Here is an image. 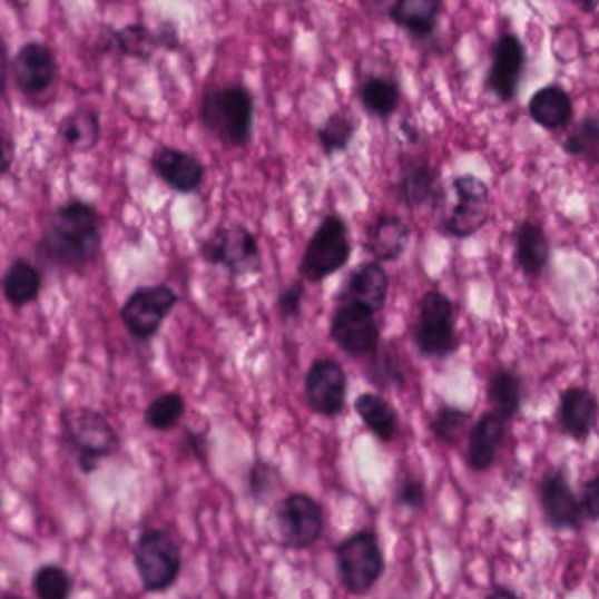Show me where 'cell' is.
Returning <instances> with one entry per match:
<instances>
[{
  "label": "cell",
  "instance_id": "d6986e66",
  "mask_svg": "<svg viewBox=\"0 0 599 599\" xmlns=\"http://www.w3.org/2000/svg\"><path fill=\"white\" fill-rule=\"evenodd\" d=\"M599 421L598 397L589 389L571 387L562 392L559 404V425L562 433L583 442Z\"/></svg>",
  "mask_w": 599,
  "mask_h": 599
},
{
  "label": "cell",
  "instance_id": "1f68e13d",
  "mask_svg": "<svg viewBox=\"0 0 599 599\" xmlns=\"http://www.w3.org/2000/svg\"><path fill=\"white\" fill-rule=\"evenodd\" d=\"M187 412V403L179 392H163L157 395L145 412V422L154 431H171Z\"/></svg>",
  "mask_w": 599,
  "mask_h": 599
},
{
  "label": "cell",
  "instance_id": "ba28073f",
  "mask_svg": "<svg viewBox=\"0 0 599 599\" xmlns=\"http://www.w3.org/2000/svg\"><path fill=\"white\" fill-rule=\"evenodd\" d=\"M324 529V507L310 494L294 492L276 508V537L285 549H310L321 540Z\"/></svg>",
  "mask_w": 599,
  "mask_h": 599
},
{
  "label": "cell",
  "instance_id": "e575fe53",
  "mask_svg": "<svg viewBox=\"0 0 599 599\" xmlns=\"http://www.w3.org/2000/svg\"><path fill=\"white\" fill-rule=\"evenodd\" d=\"M32 589L38 599H69L72 577L59 564H45L33 573Z\"/></svg>",
  "mask_w": 599,
  "mask_h": 599
},
{
  "label": "cell",
  "instance_id": "e0dca14e",
  "mask_svg": "<svg viewBox=\"0 0 599 599\" xmlns=\"http://www.w3.org/2000/svg\"><path fill=\"white\" fill-rule=\"evenodd\" d=\"M540 503L546 519L559 531H577L582 524L580 500L571 491L567 474L553 471L540 485Z\"/></svg>",
  "mask_w": 599,
  "mask_h": 599
},
{
  "label": "cell",
  "instance_id": "4316f807",
  "mask_svg": "<svg viewBox=\"0 0 599 599\" xmlns=\"http://www.w3.org/2000/svg\"><path fill=\"white\" fill-rule=\"evenodd\" d=\"M550 258L546 230L534 222H522L515 230V261L526 275L538 276Z\"/></svg>",
  "mask_w": 599,
  "mask_h": 599
},
{
  "label": "cell",
  "instance_id": "f1b7e54d",
  "mask_svg": "<svg viewBox=\"0 0 599 599\" xmlns=\"http://www.w3.org/2000/svg\"><path fill=\"white\" fill-rule=\"evenodd\" d=\"M359 100L371 117L389 118L400 106V85L394 79L373 76L359 88Z\"/></svg>",
  "mask_w": 599,
  "mask_h": 599
},
{
  "label": "cell",
  "instance_id": "b9f144b4",
  "mask_svg": "<svg viewBox=\"0 0 599 599\" xmlns=\"http://www.w3.org/2000/svg\"><path fill=\"white\" fill-rule=\"evenodd\" d=\"M2 173L9 171V166H11V158H13V155H11V141H9L8 138H4V143H2Z\"/></svg>",
  "mask_w": 599,
  "mask_h": 599
},
{
  "label": "cell",
  "instance_id": "9c48e42d",
  "mask_svg": "<svg viewBox=\"0 0 599 599\" xmlns=\"http://www.w3.org/2000/svg\"><path fill=\"white\" fill-rule=\"evenodd\" d=\"M178 301V294L169 285H141L121 304V322L138 342H150L163 330Z\"/></svg>",
  "mask_w": 599,
  "mask_h": 599
},
{
  "label": "cell",
  "instance_id": "3957f363",
  "mask_svg": "<svg viewBox=\"0 0 599 599\" xmlns=\"http://www.w3.org/2000/svg\"><path fill=\"white\" fill-rule=\"evenodd\" d=\"M62 440L78 461L84 473L90 474L99 468L102 459L117 452L120 438L102 413L79 406L63 410L60 415Z\"/></svg>",
  "mask_w": 599,
  "mask_h": 599
},
{
  "label": "cell",
  "instance_id": "6da1fadb",
  "mask_svg": "<svg viewBox=\"0 0 599 599\" xmlns=\"http://www.w3.org/2000/svg\"><path fill=\"white\" fill-rule=\"evenodd\" d=\"M102 251V220L96 206L71 199L48 215L38 245V257L60 269L84 273Z\"/></svg>",
  "mask_w": 599,
  "mask_h": 599
},
{
  "label": "cell",
  "instance_id": "f35d334b",
  "mask_svg": "<svg viewBox=\"0 0 599 599\" xmlns=\"http://www.w3.org/2000/svg\"><path fill=\"white\" fill-rule=\"evenodd\" d=\"M580 507L586 519L599 521V474L583 483Z\"/></svg>",
  "mask_w": 599,
  "mask_h": 599
},
{
  "label": "cell",
  "instance_id": "5bb4252c",
  "mask_svg": "<svg viewBox=\"0 0 599 599\" xmlns=\"http://www.w3.org/2000/svg\"><path fill=\"white\" fill-rule=\"evenodd\" d=\"M9 75L20 92L38 96L47 92L59 75L53 51L41 41H27L9 62Z\"/></svg>",
  "mask_w": 599,
  "mask_h": 599
},
{
  "label": "cell",
  "instance_id": "ee69618b",
  "mask_svg": "<svg viewBox=\"0 0 599 599\" xmlns=\"http://www.w3.org/2000/svg\"><path fill=\"white\" fill-rule=\"evenodd\" d=\"M596 8H598L596 2H592V4H586V2H583L582 4V9H586V11H595Z\"/></svg>",
  "mask_w": 599,
  "mask_h": 599
},
{
  "label": "cell",
  "instance_id": "4fadbf2b",
  "mask_svg": "<svg viewBox=\"0 0 599 599\" xmlns=\"http://www.w3.org/2000/svg\"><path fill=\"white\" fill-rule=\"evenodd\" d=\"M458 205L443 222V233L452 237L473 236L489 220V187L477 176H459L454 179Z\"/></svg>",
  "mask_w": 599,
  "mask_h": 599
},
{
  "label": "cell",
  "instance_id": "52a82bcc",
  "mask_svg": "<svg viewBox=\"0 0 599 599\" xmlns=\"http://www.w3.org/2000/svg\"><path fill=\"white\" fill-rule=\"evenodd\" d=\"M134 564L146 591L163 592L175 586L184 559L171 534L163 529H148L134 546Z\"/></svg>",
  "mask_w": 599,
  "mask_h": 599
},
{
  "label": "cell",
  "instance_id": "4dcf8cb0",
  "mask_svg": "<svg viewBox=\"0 0 599 599\" xmlns=\"http://www.w3.org/2000/svg\"><path fill=\"white\" fill-rule=\"evenodd\" d=\"M438 173L433 167L416 166L404 173L397 185V196L406 208H421L433 197Z\"/></svg>",
  "mask_w": 599,
  "mask_h": 599
},
{
  "label": "cell",
  "instance_id": "30bf717a",
  "mask_svg": "<svg viewBox=\"0 0 599 599\" xmlns=\"http://www.w3.org/2000/svg\"><path fill=\"white\" fill-rule=\"evenodd\" d=\"M415 345L428 357L443 359L458 352L461 340L455 331L454 304L442 292H428L422 297Z\"/></svg>",
  "mask_w": 599,
  "mask_h": 599
},
{
  "label": "cell",
  "instance_id": "484cf974",
  "mask_svg": "<svg viewBox=\"0 0 599 599\" xmlns=\"http://www.w3.org/2000/svg\"><path fill=\"white\" fill-rule=\"evenodd\" d=\"M41 287V271L33 266L29 258L18 257L9 264L2 279V291L4 300L13 308H23L38 300Z\"/></svg>",
  "mask_w": 599,
  "mask_h": 599
},
{
  "label": "cell",
  "instance_id": "7402d4cb",
  "mask_svg": "<svg viewBox=\"0 0 599 599\" xmlns=\"http://www.w3.org/2000/svg\"><path fill=\"white\" fill-rule=\"evenodd\" d=\"M100 47L106 51H117L130 59L150 62L155 51L164 48L158 30H151L145 23H129L121 29H108L100 38Z\"/></svg>",
  "mask_w": 599,
  "mask_h": 599
},
{
  "label": "cell",
  "instance_id": "d590c367",
  "mask_svg": "<svg viewBox=\"0 0 599 599\" xmlns=\"http://www.w3.org/2000/svg\"><path fill=\"white\" fill-rule=\"evenodd\" d=\"M470 412L455 409V406H442L434 413L431 431L440 442L446 443V445H458L470 429Z\"/></svg>",
  "mask_w": 599,
  "mask_h": 599
},
{
  "label": "cell",
  "instance_id": "9a60e30c",
  "mask_svg": "<svg viewBox=\"0 0 599 599\" xmlns=\"http://www.w3.org/2000/svg\"><path fill=\"white\" fill-rule=\"evenodd\" d=\"M151 171L179 194H194L205 181V164L197 155L175 146H158L150 157Z\"/></svg>",
  "mask_w": 599,
  "mask_h": 599
},
{
  "label": "cell",
  "instance_id": "44dd1931",
  "mask_svg": "<svg viewBox=\"0 0 599 599\" xmlns=\"http://www.w3.org/2000/svg\"><path fill=\"white\" fill-rule=\"evenodd\" d=\"M507 425L508 422L494 412L483 413L479 421L474 422L468 443V464L471 470L488 471L492 468L500 454Z\"/></svg>",
  "mask_w": 599,
  "mask_h": 599
},
{
  "label": "cell",
  "instance_id": "7bdbcfd3",
  "mask_svg": "<svg viewBox=\"0 0 599 599\" xmlns=\"http://www.w3.org/2000/svg\"><path fill=\"white\" fill-rule=\"evenodd\" d=\"M485 599H521L519 596L515 595V592L510 591V589H507V587H498V589H494V591L491 592V595L488 596Z\"/></svg>",
  "mask_w": 599,
  "mask_h": 599
},
{
  "label": "cell",
  "instance_id": "8992f818",
  "mask_svg": "<svg viewBox=\"0 0 599 599\" xmlns=\"http://www.w3.org/2000/svg\"><path fill=\"white\" fill-rule=\"evenodd\" d=\"M337 575L350 595L370 592L382 579L385 558L380 549L379 538L373 531H359L334 549Z\"/></svg>",
  "mask_w": 599,
  "mask_h": 599
},
{
  "label": "cell",
  "instance_id": "ffe728a7",
  "mask_svg": "<svg viewBox=\"0 0 599 599\" xmlns=\"http://www.w3.org/2000/svg\"><path fill=\"white\" fill-rule=\"evenodd\" d=\"M409 243V225L395 215H379L366 227L364 251L373 255L376 261L392 263L404 254Z\"/></svg>",
  "mask_w": 599,
  "mask_h": 599
},
{
  "label": "cell",
  "instance_id": "ab89813d",
  "mask_svg": "<svg viewBox=\"0 0 599 599\" xmlns=\"http://www.w3.org/2000/svg\"><path fill=\"white\" fill-rule=\"evenodd\" d=\"M397 501L403 507L412 508V510L421 507L425 501L424 483L416 479H404L400 483V489H397Z\"/></svg>",
  "mask_w": 599,
  "mask_h": 599
},
{
  "label": "cell",
  "instance_id": "277c9868",
  "mask_svg": "<svg viewBox=\"0 0 599 599\" xmlns=\"http://www.w3.org/2000/svg\"><path fill=\"white\" fill-rule=\"evenodd\" d=\"M197 254L208 266H222L234 278L258 275L263 271L257 236L242 224L217 227L199 243Z\"/></svg>",
  "mask_w": 599,
  "mask_h": 599
},
{
  "label": "cell",
  "instance_id": "d6a6232c",
  "mask_svg": "<svg viewBox=\"0 0 599 599\" xmlns=\"http://www.w3.org/2000/svg\"><path fill=\"white\" fill-rule=\"evenodd\" d=\"M355 132H357V124L352 118L342 112H333L316 130V139L321 143L324 154L333 157L334 154L348 150V146L354 141Z\"/></svg>",
  "mask_w": 599,
  "mask_h": 599
},
{
  "label": "cell",
  "instance_id": "603a6c76",
  "mask_svg": "<svg viewBox=\"0 0 599 599\" xmlns=\"http://www.w3.org/2000/svg\"><path fill=\"white\" fill-rule=\"evenodd\" d=\"M528 111L538 126L546 130H559L573 118V100L564 88L549 85L531 97Z\"/></svg>",
  "mask_w": 599,
  "mask_h": 599
},
{
  "label": "cell",
  "instance_id": "74e56055",
  "mask_svg": "<svg viewBox=\"0 0 599 599\" xmlns=\"http://www.w3.org/2000/svg\"><path fill=\"white\" fill-rule=\"evenodd\" d=\"M276 474L278 473H276L275 468L267 462H255L251 474H248V488H251L252 495L258 500V498L269 494L275 489Z\"/></svg>",
  "mask_w": 599,
  "mask_h": 599
},
{
  "label": "cell",
  "instance_id": "d4e9b609",
  "mask_svg": "<svg viewBox=\"0 0 599 599\" xmlns=\"http://www.w3.org/2000/svg\"><path fill=\"white\" fill-rule=\"evenodd\" d=\"M354 406L359 419L380 442H394L400 434V416L385 397L373 392H364L355 400Z\"/></svg>",
  "mask_w": 599,
  "mask_h": 599
},
{
  "label": "cell",
  "instance_id": "8d00e7d4",
  "mask_svg": "<svg viewBox=\"0 0 599 599\" xmlns=\"http://www.w3.org/2000/svg\"><path fill=\"white\" fill-rule=\"evenodd\" d=\"M304 294H306V282L304 279H294L291 285L279 291L276 297V313L279 321L284 324L297 321L303 310Z\"/></svg>",
  "mask_w": 599,
  "mask_h": 599
},
{
  "label": "cell",
  "instance_id": "8fae6325",
  "mask_svg": "<svg viewBox=\"0 0 599 599\" xmlns=\"http://www.w3.org/2000/svg\"><path fill=\"white\" fill-rule=\"evenodd\" d=\"M330 334L350 357H366L379 350L380 327L375 313L357 304L345 303L334 312Z\"/></svg>",
  "mask_w": 599,
  "mask_h": 599
},
{
  "label": "cell",
  "instance_id": "2e32d148",
  "mask_svg": "<svg viewBox=\"0 0 599 599\" xmlns=\"http://www.w3.org/2000/svg\"><path fill=\"white\" fill-rule=\"evenodd\" d=\"M526 66V48L515 33L501 36L492 51L491 71L488 76L489 90L508 102L519 92L522 72Z\"/></svg>",
  "mask_w": 599,
  "mask_h": 599
},
{
  "label": "cell",
  "instance_id": "f6af8a7d",
  "mask_svg": "<svg viewBox=\"0 0 599 599\" xmlns=\"http://www.w3.org/2000/svg\"><path fill=\"white\" fill-rule=\"evenodd\" d=\"M2 599H23V598H20V596H17V595H6L4 598Z\"/></svg>",
  "mask_w": 599,
  "mask_h": 599
},
{
  "label": "cell",
  "instance_id": "5b68a950",
  "mask_svg": "<svg viewBox=\"0 0 599 599\" xmlns=\"http://www.w3.org/2000/svg\"><path fill=\"white\" fill-rule=\"evenodd\" d=\"M352 257L348 225L340 215H325L310 237L300 264V276L310 284H322L348 264Z\"/></svg>",
  "mask_w": 599,
  "mask_h": 599
},
{
  "label": "cell",
  "instance_id": "cb8c5ba5",
  "mask_svg": "<svg viewBox=\"0 0 599 599\" xmlns=\"http://www.w3.org/2000/svg\"><path fill=\"white\" fill-rule=\"evenodd\" d=\"M442 8L440 0H400L392 6L389 18L413 38H428L436 29Z\"/></svg>",
  "mask_w": 599,
  "mask_h": 599
},
{
  "label": "cell",
  "instance_id": "60d3db41",
  "mask_svg": "<svg viewBox=\"0 0 599 599\" xmlns=\"http://www.w3.org/2000/svg\"><path fill=\"white\" fill-rule=\"evenodd\" d=\"M185 443L190 446L192 454L197 455V458H206V440L199 433L188 431Z\"/></svg>",
  "mask_w": 599,
  "mask_h": 599
},
{
  "label": "cell",
  "instance_id": "7c38bea8",
  "mask_svg": "<svg viewBox=\"0 0 599 599\" xmlns=\"http://www.w3.org/2000/svg\"><path fill=\"white\" fill-rule=\"evenodd\" d=\"M346 373L334 359H316L304 376V395L310 409L322 416H336L346 403Z\"/></svg>",
  "mask_w": 599,
  "mask_h": 599
},
{
  "label": "cell",
  "instance_id": "836d02e7",
  "mask_svg": "<svg viewBox=\"0 0 599 599\" xmlns=\"http://www.w3.org/2000/svg\"><path fill=\"white\" fill-rule=\"evenodd\" d=\"M562 148L568 155L583 158L587 163L599 164V120L586 118L580 121L579 126L568 134Z\"/></svg>",
  "mask_w": 599,
  "mask_h": 599
},
{
  "label": "cell",
  "instance_id": "ac0fdd59",
  "mask_svg": "<svg viewBox=\"0 0 599 599\" xmlns=\"http://www.w3.org/2000/svg\"><path fill=\"white\" fill-rule=\"evenodd\" d=\"M389 287L391 284L387 271L383 269L382 264L371 261L350 273L342 292V301L363 306L376 315L387 303Z\"/></svg>",
  "mask_w": 599,
  "mask_h": 599
},
{
  "label": "cell",
  "instance_id": "7a4b0ae2",
  "mask_svg": "<svg viewBox=\"0 0 599 599\" xmlns=\"http://www.w3.org/2000/svg\"><path fill=\"white\" fill-rule=\"evenodd\" d=\"M199 121L222 145H248L255 124L254 94L242 84L208 88L199 102Z\"/></svg>",
  "mask_w": 599,
  "mask_h": 599
},
{
  "label": "cell",
  "instance_id": "f546056e",
  "mask_svg": "<svg viewBox=\"0 0 599 599\" xmlns=\"http://www.w3.org/2000/svg\"><path fill=\"white\" fill-rule=\"evenodd\" d=\"M489 400L494 406V413L510 422L521 410L522 380L512 370L495 371L489 382Z\"/></svg>",
  "mask_w": 599,
  "mask_h": 599
},
{
  "label": "cell",
  "instance_id": "83f0119b",
  "mask_svg": "<svg viewBox=\"0 0 599 599\" xmlns=\"http://www.w3.org/2000/svg\"><path fill=\"white\" fill-rule=\"evenodd\" d=\"M63 145L75 154H88L100 141V115L96 109L84 108L69 112L59 126Z\"/></svg>",
  "mask_w": 599,
  "mask_h": 599
}]
</instances>
